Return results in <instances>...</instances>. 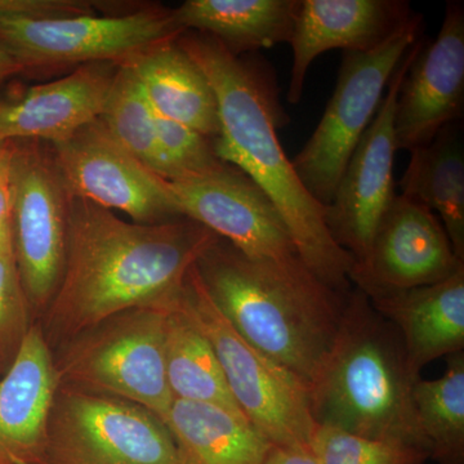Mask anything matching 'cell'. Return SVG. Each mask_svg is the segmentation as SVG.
Here are the masks:
<instances>
[{"instance_id":"cell-26","label":"cell","mask_w":464,"mask_h":464,"mask_svg":"<svg viewBox=\"0 0 464 464\" xmlns=\"http://www.w3.org/2000/svg\"><path fill=\"white\" fill-rule=\"evenodd\" d=\"M100 121L119 145L159 176L157 114L125 63H119L116 69Z\"/></svg>"},{"instance_id":"cell-1","label":"cell","mask_w":464,"mask_h":464,"mask_svg":"<svg viewBox=\"0 0 464 464\" xmlns=\"http://www.w3.org/2000/svg\"><path fill=\"white\" fill-rule=\"evenodd\" d=\"M217 239L186 217L130 224L72 195L63 275L44 313L50 337L70 341L124 311L169 306Z\"/></svg>"},{"instance_id":"cell-16","label":"cell","mask_w":464,"mask_h":464,"mask_svg":"<svg viewBox=\"0 0 464 464\" xmlns=\"http://www.w3.org/2000/svg\"><path fill=\"white\" fill-rule=\"evenodd\" d=\"M405 0H299L289 44L293 63L286 100L302 99L311 63L324 52H369L413 16Z\"/></svg>"},{"instance_id":"cell-14","label":"cell","mask_w":464,"mask_h":464,"mask_svg":"<svg viewBox=\"0 0 464 464\" xmlns=\"http://www.w3.org/2000/svg\"><path fill=\"white\" fill-rule=\"evenodd\" d=\"M441 221L422 204L395 195L351 284L368 297L442 282L463 267Z\"/></svg>"},{"instance_id":"cell-15","label":"cell","mask_w":464,"mask_h":464,"mask_svg":"<svg viewBox=\"0 0 464 464\" xmlns=\"http://www.w3.org/2000/svg\"><path fill=\"white\" fill-rule=\"evenodd\" d=\"M464 109V5L448 2L441 29L420 47L396 99V149L427 145L444 128L458 123Z\"/></svg>"},{"instance_id":"cell-21","label":"cell","mask_w":464,"mask_h":464,"mask_svg":"<svg viewBox=\"0 0 464 464\" xmlns=\"http://www.w3.org/2000/svg\"><path fill=\"white\" fill-rule=\"evenodd\" d=\"M299 0H188L172 9L183 32L212 36L234 56L289 43Z\"/></svg>"},{"instance_id":"cell-19","label":"cell","mask_w":464,"mask_h":464,"mask_svg":"<svg viewBox=\"0 0 464 464\" xmlns=\"http://www.w3.org/2000/svg\"><path fill=\"white\" fill-rule=\"evenodd\" d=\"M368 298L398 331L415 380L430 362L463 353L464 266L442 282Z\"/></svg>"},{"instance_id":"cell-17","label":"cell","mask_w":464,"mask_h":464,"mask_svg":"<svg viewBox=\"0 0 464 464\" xmlns=\"http://www.w3.org/2000/svg\"><path fill=\"white\" fill-rule=\"evenodd\" d=\"M118 69L94 63L70 74L34 85L20 96L0 100V143H56L100 118Z\"/></svg>"},{"instance_id":"cell-13","label":"cell","mask_w":464,"mask_h":464,"mask_svg":"<svg viewBox=\"0 0 464 464\" xmlns=\"http://www.w3.org/2000/svg\"><path fill=\"white\" fill-rule=\"evenodd\" d=\"M168 182L183 217L203 225L248 257L298 256L274 201L237 168L225 163L212 172Z\"/></svg>"},{"instance_id":"cell-29","label":"cell","mask_w":464,"mask_h":464,"mask_svg":"<svg viewBox=\"0 0 464 464\" xmlns=\"http://www.w3.org/2000/svg\"><path fill=\"white\" fill-rule=\"evenodd\" d=\"M32 314L14 246H0V365L5 371L14 362L33 326Z\"/></svg>"},{"instance_id":"cell-31","label":"cell","mask_w":464,"mask_h":464,"mask_svg":"<svg viewBox=\"0 0 464 464\" xmlns=\"http://www.w3.org/2000/svg\"><path fill=\"white\" fill-rule=\"evenodd\" d=\"M9 167V166H8ZM12 244L11 194H9L8 169L0 177V246Z\"/></svg>"},{"instance_id":"cell-25","label":"cell","mask_w":464,"mask_h":464,"mask_svg":"<svg viewBox=\"0 0 464 464\" xmlns=\"http://www.w3.org/2000/svg\"><path fill=\"white\" fill-rule=\"evenodd\" d=\"M418 426L436 464H464V353L447 357L438 380L414 384Z\"/></svg>"},{"instance_id":"cell-34","label":"cell","mask_w":464,"mask_h":464,"mask_svg":"<svg viewBox=\"0 0 464 464\" xmlns=\"http://www.w3.org/2000/svg\"><path fill=\"white\" fill-rule=\"evenodd\" d=\"M5 369H3V366L0 365V378H2V375L5 374Z\"/></svg>"},{"instance_id":"cell-30","label":"cell","mask_w":464,"mask_h":464,"mask_svg":"<svg viewBox=\"0 0 464 464\" xmlns=\"http://www.w3.org/2000/svg\"><path fill=\"white\" fill-rule=\"evenodd\" d=\"M264 464H319L310 447L271 445Z\"/></svg>"},{"instance_id":"cell-24","label":"cell","mask_w":464,"mask_h":464,"mask_svg":"<svg viewBox=\"0 0 464 464\" xmlns=\"http://www.w3.org/2000/svg\"><path fill=\"white\" fill-rule=\"evenodd\" d=\"M179 297L168 307L164 333V364L173 400L221 406L244 415L232 398L212 344L182 310Z\"/></svg>"},{"instance_id":"cell-32","label":"cell","mask_w":464,"mask_h":464,"mask_svg":"<svg viewBox=\"0 0 464 464\" xmlns=\"http://www.w3.org/2000/svg\"><path fill=\"white\" fill-rule=\"evenodd\" d=\"M23 69L18 65L16 61L11 56H8L5 51L0 50V88L3 84L11 79L12 76L21 74Z\"/></svg>"},{"instance_id":"cell-28","label":"cell","mask_w":464,"mask_h":464,"mask_svg":"<svg viewBox=\"0 0 464 464\" xmlns=\"http://www.w3.org/2000/svg\"><path fill=\"white\" fill-rule=\"evenodd\" d=\"M157 139L159 176L167 181L201 176L225 164L217 157L212 139L159 115Z\"/></svg>"},{"instance_id":"cell-10","label":"cell","mask_w":464,"mask_h":464,"mask_svg":"<svg viewBox=\"0 0 464 464\" xmlns=\"http://www.w3.org/2000/svg\"><path fill=\"white\" fill-rule=\"evenodd\" d=\"M8 181L18 274L32 313L44 314L63 275L72 194L45 142H12Z\"/></svg>"},{"instance_id":"cell-22","label":"cell","mask_w":464,"mask_h":464,"mask_svg":"<svg viewBox=\"0 0 464 464\" xmlns=\"http://www.w3.org/2000/svg\"><path fill=\"white\" fill-rule=\"evenodd\" d=\"M166 424L182 464H264L271 444L244 415L174 400Z\"/></svg>"},{"instance_id":"cell-33","label":"cell","mask_w":464,"mask_h":464,"mask_svg":"<svg viewBox=\"0 0 464 464\" xmlns=\"http://www.w3.org/2000/svg\"><path fill=\"white\" fill-rule=\"evenodd\" d=\"M11 151L12 142L0 143V177L7 172Z\"/></svg>"},{"instance_id":"cell-9","label":"cell","mask_w":464,"mask_h":464,"mask_svg":"<svg viewBox=\"0 0 464 464\" xmlns=\"http://www.w3.org/2000/svg\"><path fill=\"white\" fill-rule=\"evenodd\" d=\"M41 464H182L167 424L127 400L60 384Z\"/></svg>"},{"instance_id":"cell-27","label":"cell","mask_w":464,"mask_h":464,"mask_svg":"<svg viewBox=\"0 0 464 464\" xmlns=\"http://www.w3.org/2000/svg\"><path fill=\"white\" fill-rule=\"evenodd\" d=\"M308 447L319 464H427L430 459L411 445L362 438L319 424Z\"/></svg>"},{"instance_id":"cell-11","label":"cell","mask_w":464,"mask_h":464,"mask_svg":"<svg viewBox=\"0 0 464 464\" xmlns=\"http://www.w3.org/2000/svg\"><path fill=\"white\" fill-rule=\"evenodd\" d=\"M50 148L72 197L105 209L121 210L134 224L182 218L169 182L119 145L100 118Z\"/></svg>"},{"instance_id":"cell-18","label":"cell","mask_w":464,"mask_h":464,"mask_svg":"<svg viewBox=\"0 0 464 464\" xmlns=\"http://www.w3.org/2000/svg\"><path fill=\"white\" fill-rule=\"evenodd\" d=\"M58 386L50 343L33 324L0 378V464H41Z\"/></svg>"},{"instance_id":"cell-23","label":"cell","mask_w":464,"mask_h":464,"mask_svg":"<svg viewBox=\"0 0 464 464\" xmlns=\"http://www.w3.org/2000/svg\"><path fill=\"white\" fill-rule=\"evenodd\" d=\"M409 152L411 161L398 185L400 195L440 216L457 257L464 261V150L459 121Z\"/></svg>"},{"instance_id":"cell-4","label":"cell","mask_w":464,"mask_h":464,"mask_svg":"<svg viewBox=\"0 0 464 464\" xmlns=\"http://www.w3.org/2000/svg\"><path fill=\"white\" fill-rule=\"evenodd\" d=\"M418 381L406 365L395 326L362 290L351 289L331 353L310 386L316 424L401 442L429 456L413 402Z\"/></svg>"},{"instance_id":"cell-6","label":"cell","mask_w":464,"mask_h":464,"mask_svg":"<svg viewBox=\"0 0 464 464\" xmlns=\"http://www.w3.org/2000/svg\"><path fill=\"white\" fill-rule=\"evenodd\" d=\"M179 302L212 344L232 398L248 422L271 445L308 447L317 424L306 384L232 328L195 266L186 276Z\"/></svg>"},{"instance_id":"cell-2","label":"cell","mask_w":464,"mask_h":464,"mask_svg":"<svg viewBox=\"0 0 464 464\" xmlns=\"http://www.w3.org/2000/svg\"><path fill=\"white\" fill-rule=\"evenodd\" d=\"M182 50L207 76L218 105L217 157L250 177L279 209L299 258L314 274L341 293L351 290L353 258L333 239L325 208L298 179L277 128L285 123L276 84L264 63L243 60L212 36L185 32Z\"/></svg>"},{"instance_id":"cell-8","label":"cell","mask_w":464,"mask_h":464,"mask_svg":"<svg viewBox=\"0 0 464 464\" xmlns=\"http://www.w3.org/2000/svg\"><path fill=\"white\" fill-rule=\"evenodd\" d=\"M422 14L369 52H343L338 81L316 130L292 164L302 185L324 208L331 203L357 143L383 100L396 67L420 41Z\"/></svg>"},{"instance_id":"cell-20","label":"cell","mask_w":464,"mask_h":464,"mask_svg":"<svg viewBox=\"0 0 464 464\" xmlns=\"http://www.w3.org/2000/svg\"><path fill=\"white\" fill-rule=\"evenodd\" d=\"M121 63L132 70L155 114L209 139L218 137L215 91L177 38L158 43Z\"/></svg>"},{"instance_id":"cell-7","label":"cell","mask_w":464,"mask_h":464,"mask_svg":"<svg viewBox=\"0 0 464 464\" xmlns=\"http://www.w3.org/2000/svg\"><path fill=\"white\" fill-rule=\"evenodd\" d=\"M168 307L124 311L67 342L54 359L60 384L127 400L166 423L174 401L164 364Z\"/></svg>"},{"instance_id":"cell-3","label":"cell","mask_w":464,"mask_h":464,"mask_svg":"<svg viewBox=\"0 0 464 464\" xmlns=\"http://www.w3.org/2000/svg\"><path fill=\"white\" fill-rule=\"evenodd\" d=\"M195 267L232 328L310 390L340 331L348 293L326 285L298 256L248 257L221 237Z\"/></svg>"},{"instance_id":"cell-12","label":"cell","mask_w":464,"mask_h":464,"mask_svg":"<svg viewBox=\"0 0 464 464\" xmlns=\"http://www.w3.org/2000/svg\"><path fill=\"white\" fill-rule=\"evenodd\" d=\"M422 43V38L415 43L396 67L373 121L353 150L331 203L325 207L328 230L335 243L353 256V264H360L368 256L381 218L396 195V99Z\"/></svg>"},{"instance_id":"cell-5","label":"cell","mask_w":464,"mask_h":464,"mask_svg":"<svg viewBox=\"0 0 464 464\" xmlns=\"http://www.w3.org/2000/svg\"><path fill=\"white\" fill-rule=\"evenodd\" d=\"M84 0H0V50L23 72L119 63L181 35L172 9L100 14Z\"/></svg>"}]
</instances>
